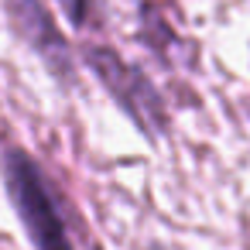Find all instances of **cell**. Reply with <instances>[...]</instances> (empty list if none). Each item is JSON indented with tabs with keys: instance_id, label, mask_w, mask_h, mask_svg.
I'll list each match as a JSON object with an SVG mask.
<instances>
[{
	"instance_id": "obj_1",
	"label": "cell",
	"mask_w": 250,
	"mask_h": 250,
	"mask_svg": "<svg viewBox=\"0 0 250 250\" xmlns=\"http://www.w3.org/2000/svg\"><path fill=\"white\" fill-rule=\"evenodd\" d=\"M0 178L35 250H76L52 178L31 151H24L21 144H7L0 151Z\"/></svg>"
},
{
	"instance_id": "obj_2",
	"label": "cell",
	"mask_w": 250,
	"mask_h": 250,
	"mask_svg": "<svg viewBox=\"0 0 250 250\" xmlns=\"http://www.w3.org/2000/svg\"><path fill=\"white\" fill-rule=\"evenodd\" d=\"M86 62L96 72V79L103 83V89L117 100V106H124V113L141 127V134H151V137L165 134V127H168L165 103H161L158 89L147 83V76H141V69L124 62L106 45L86 48Z\"/></svg>"
},
{
	"instance_id": "obj_3",
	"label": "cell",
	"mask_w": 250,
	"mask_h": 250,
	"mask_svg": "<svg viewBox=\"0 0 250 250\" xmlns=\"http://www.w3.org/2000/svg\"><path fill=\"white\" fill-rule=\"evenodd\" d=\"M4 14H7L11 31L45 62V69L62 86H72L76 83V55H72V45L65 42V31L52 18V11L42 0H4Z\"/></svg>"
},
{
	"instance_id": "obj_4",
	"label": "cell",
	"mask_w": 250,
	"mask_h": 250,
	"mask_svg": "<svg viewBox=\"0 0 250 250\" xmlns=\"http://www.w3.org/2000/svg\"><path fill=\"white\" fill-rule=\"evenodd\" d=\"M59 7L65 11V18H69L72 28H86L89 24V14H93L89 0H59Z\"/></svg>"
},
{
	"instance_id": "obj_5",
	"label": "cell",
	"mask_w": 250,
	"mask_h": 250,
	"mask_svg": "<svg viewBox=\"0 0 250 250\" xmlns=\"http://www.w3.org/2000/svg\"><path fill=\"white\" fill-rule=\"evenodd\" d=\"M151 250H158V247H151Z\"/></svg>"
}]
</instances>
